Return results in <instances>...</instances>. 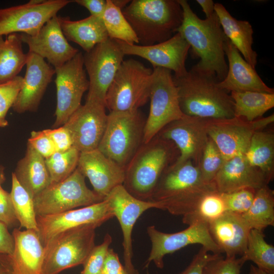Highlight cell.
I'll return each instance as SVG.
<instances>
[{
	"instance_id": "cell-1",
	"label": "cell",
	"mask_w": 274,
	"mask_h": 274,
	"mask_svg": "<svg viewBox=\"0 0 274 274\" xmlns=\"http://www.w3.org/2000/svg\"><path fill=\"white\" fill-rule=\"evenodd\" d=\"M183 10V20L177 30L199 58L191 70L215 77L220 82L226 77L228 65L224 45L227 37L215 12L204 20L199 18L185 0H178Z\"/></svg>"
},
{
	"instance_id": "cell-2",
	"label": "cell",
	"mask_w": 274,
	"mask_h": 274,
	"mask_svg": "<svg viewBox=\"0 0 274 274\" xmlns=\"http://www.w3.org/2000/svg\"><path fill=\"white\" fill-rule=\"evenodd\" d=\"M173 80L184 115L207 119L234 117L230 94L219 86L215 77L191 69L182 75H174Z\"/></svg>"
},
{
	"instance_id": "cell-3",
	"label": "cell",
	"mask_w": 274,
	"mask_h": 274,
	"mask_svg": "<svg viewBox=\"0 0 274 274\" xmlns=\"http://www.w3.org/2000/svg\"><path fill=\"white\" fill-rule=\"evenodd\" d=\"M214 190V184L204 182L198 166L192 161L173 163L161 175L151 201L158 203L159 209L183 216L190 213L206 193Z\"/></svg>"
},
{
	"instance_id": "cell-4",
	"label": "cell",
	"mask_w": 274,
	"mask_h": 274,
	"mask_svg": "<svg viewBox=\"0 0 274 274\" xmlns=\"http://www.w3.org/2000/svg\"><path fill=\"white\" fill-rule=\"evenodd\" d=\"M179 156L172 141L156 135L140 146L124 167L123 187L135 198L151 201L161 175Z\"/></svg>"
},
{
	"instance_id": "cell-5",
	"label": "cell",
	"mask_w": 274,
	"mask_h": 274,
	"mask_svg": "<svg viewBox=\"0 0 274 274\" xmlns=\"http://www.w3.org/2000/svg\"><path fill=\"white\" fill-rule=\"evenodd\" d=\"M122 12L142 46L169 39L183 20L178 0H133Z\"/></svg>"
},
{
	"instance_id": "cell-6",
	"label": "cell",
	"mask_w": 274,
	"mask_h": 274,
	"mask_svg": "<svg viewBox=\"0 0 274 274\" xmlns=\"http://www.w3.org/2000/svg\"><path fill=\"white\" fill-rule=\"evenodd\" d=\"M145 122L139 110L110 112L97 149L124 168L143 144Z\"/></svg>"
},
{
	"instance_id": "cell-7",
	"label": "cell",
	"mask_w": 274,
	"mask_h": 274,
	"mask_svg": "<svg viewBox=\"0 0 274 274\" xmlns=\"http://www.w3.org/2000/svg\"><path fill=\"white\" fill-rule=\"evenodd\" d=\"M153 70L133 59L123 60L105 98L110 112L139 110L149 99Z\"/></svg>"
},
{
	"instance_id": "cell-8",
	"label": "cell",
	"mask_w": 274,
	"mask_h": 274,
	"mask_svg": "<svg viewBox=\"0 0 274 274\" xmlns=\"http://www.w3.org/2000/svg\"><path fill=\"white\" fill-rule=\"evenodd\" d=\"M85 178L77 168L65 180L50 183L33 198L37 216L60 213L104 200L87 187Z\"/></svg>"
},
{
	"instance_id": "cell-9",
	"label": "cell",
	"mask_w": 274,
	"mask_h": 274,
	"mask_svg": "<svg viewBox=\"0 0 274 274\" xmlns=\"http://www.w3.org/2000/svg\"><path fill=\"white\" fill-rule=\"evenodd\" d=\"M150 107L146 120L143 143L150 141L167 124L182 118L177 88L172 72L153 68L149 95Z\"/></svg>"
},
{
	"instance_id": "cell-10",
	"label": "cell",
	"mask_w": 274,
	"mask_h": 274,
	"mask_svg": "<svg viewBox=\"0 0 274 274\" xmlns=\"http://www.w3.org/2000/svg\"><path fill=\"white\" fill-rule=\"evenodd\" d=\"M96 227L87 226L64 232L45 246L42 274H59L83 264L94 247Z\"/></svg>"
},
{
	"instance_id": "cell-11",
	"label": "cell",
	"mask_w": 274,
	"mask_h": 274,
	"mask_svg": "<svg viewBox=\"0 0 274 274\" xmlns=\"http://www.w3.org/2000/svg\"><path fill=\"white\" fill-rule=\"evenodd\" d=\"M124 56L117 40L109 38L85 52L84 66L89 83L86 101L105 105L107 91Z\"/></svg>"
},
{
	"instance_id": "cell-12",
	"label": "cell",
	"mask_w": 274,
	"mask_h": 274,
	"mask_svg": "<svg viewBox=\"0 0 274 274\" xmlns=\"http://www.w3.org/2000/svg\"><path fill=\"white\" fill-rule=\"evenodd\" d=\"M84 67L83 55L79 51L71 60L55 68L57 105L54 128L63 125L81 105L83 95L89 85Z\"/></svg>"
},
{
	"instance_id": "cell-13",
	"label": "cell",
	"mask_w": 274,
	"mask_h": 274,
	"mask_svg": "<svg viewBox=\"0 0 274 274\" xmlns=\"http://www.w3.org/2000/svg\"><path fill=\"white\" fill-rule=\"evenodd\" d=\"M114 217L109 202L104 199L86 207L56 214L37 216V232L44 247L64 232L87 226L97 228Z\"/></svg>"
},
{
	"instance_id": "cell-14",
	"label": "cell",
	"mask_w": 274,
	"mask_h": 274,
	"mask_svg": "<svg viewBox=\"0 0 274 274\" xmlns=\"http://www.w3.org/2000/svg\"><path fill=\"white\" fill-rule=\"evenodd\" d=\"M273 122V114L253 121L236 117L230 119H209L208 133L226 160L235 156L245 154L254 133L263 130Z\"/></svg>"
},
{
	"instance_id": "cell-15",
	"label": "cell",
	"mask_w": 274,
	"mask_h": 274,
	"mask_svg": "<svg viewBox=\"0 0 274 274\" xmlns=\"http://www.w3.org/2000/svg\"><path fill=\"white\" fill-rule=\"evenodd\" d=\"M73 2L31 0L23 5L0 9V36L17 32L35 36L58 11Z\"/></svg>"
},
{
	"instance_id": "cell-16",
	"label": "cell",
	"mask_w": 274,
	"mask_h": 274,
	"mask_svg": "<svg viewBox=\"0 0 274 274\" xmlns=\"http://www.w3.org/2000/svg\"><path fill=\"white\" fill-rule=\"evenodd\" d=\"M147 232L152 248L146 262V267L151 262L160 269L164 266L163 258L188 245L199 244L212 254L221 255V251L212 238L209 225L195 224L175 233H165L157 229L155 226L148 227Z\"/></svg>"
},
{
	"instance_id": "cell-17",
	"label": "cell",
	"mask_w": 274,
	"mask_h": 274,
	"mask_svg": "<svg viewBox=\"0 0 274 274\" xmlns=\"http://www.w3.org/2000/svg\"><path fill=\"white\" fill-rule=\"evenodd\" d=\"M209 119L184 115L166 125L159 136L172 141L179 152L174 162L180 164L188 160L198 166L209 139Z\"/></svg>"
},
{
	"instance_id": "cell-18",
	"label": "cell",
	"mask_w": 274,
	"mask_h": 274,
	"mask_svg": "<svg viewBox=\"0 0 274 274\" xmlns=\"http://www.w3.org/2000/svg\"><path fill=\"white\" fill-rule=\"evenodd\" d=\"M105 199L109 202L122 230L124 267L129 274H138L132 261V232L133 227L144 212L152 208L159 209V204L152 201L135 198L126 190L123 185L114 188Z\"/></svg>"
},
{
	"instance_id": "cell-19",
	"label": "cell",
	"mask_w": 274,
	"mask_h": 274,
	"mask_svg": "<svg viewBox=\"0 0 274 274\" xmlns=\"http://www.w3.org/2000/svg\"><path fill=\"white\" fill-rule=\"evenodd\" d=\"M106 109L104 105L86 101L62 125L70 132L73 147L80 152L98 148L107 123Z\"/></svg>"
},
{
	"instance_id": "cell-20",
	"label": "cell",
	"mask_w": 274,
	"mask_h": 274,
	"mask_svg": "<svg viewBox=\"0 0 274 274\" xmlns=\"http://www.w3.org/2000/svg\"><path fill=\"white\" fill-rule=\"evenodd\" d=\"M117 41L125 55L142 57L150 62L153 68L167 69L174 72V76H176L182 75L187 71L185 61L190 46L178 32L164 42L150 46Z\"/></svg>"
},
{
	"instance_id": "cell-21",
	"label": "cell",
	"mask_w": 274,
	"mask_h": 274,
	"mask_svg": "<svg viewBox=\"0 0 274 274\" xmlns=\"http://www.w3.org/2000/svg\"><path fill=\"white\" fill-rule=\"evenodd\" d=\"M20 36L22 42L28 46L29 52L47 59L54 68L64 64L79 52L68 43L57 15L48 20L37 35L21 33Z\"/></svg>"
},
{
	"instance_id": "cell-22",
	"label": "cell",
	"mask_w": 274,
	"mask_h": 274,
	"mask_svg": "<svg viewBox=\"0 0 274 274\" xmlns=\"http://www.w3.org/2000/svg\"><path fill=\"white\" fill-rule=\"evenodd\" d=\"M77 168L89 180L93 190L104 199L124 182V168L97 148L80 152Z\"/></svg>"
},
{
	"instance_id": "cell-23",
	"label": "cell",
	"mask_w": 274,
	"mask_h": 274,
	"mask_svg": "<svg viewBox=\"0 0 274 274\" xmlns=\"http://www.w3.org/2000/svg\"><path fill=\"white\" fill-rule=\"evenodd\" d=\"M26 69L21 88L12 108L18 113L36 111L55 74V68L44 59L28 52Z\"/></svg>"
},
{
	"instance_id": "cell-24",
	"label": "cell",
	"mask_w": 274,
	"mask_h": 274,
	"mask_svg": "<svg viewBox=\"0 0 274 274\" xmlns=\"http://www.w3.org/2000/svg\"><path fill=\"white\" fill-rule=\"evenodd\" d=\"M271 181L260 169L251 165L245 154H240L225 160L214 184L219 192L228 193L243 188L257 190Z\"/></svg>"
},
{
	"instance_id": "cell-25",
	"label": "cell",
	"mask_w": 274,
	"mask_h": 274,
	"mask_svg": "<svg viewBox=\"0 0 274 274\" xmlns=\"http://www.w3.org/2000/svg\"><path fill=\"white\" fill-rule=\"evenodd\" d=\"M224 52L228 61L225 78L219 82V86L227 92L248 91L274 93L273 88L267 86L255 69L243 58L240 53L227 39Z\"/></svg>"
},
{
	"instance_id": "cell-26",
	"label": "cell",
	"mask_w": 274,
	"mask_h": 274,
	"mask_svg": "<svg viewBox=\"0 0 274 274\" xmlns=\"http://www.w3.org/2000/svg\"><path fill=\"white\" fill-rule=\"evenodd\" d=\"M12 235L13 252L7 255L11 274H42L45 248L37 231L15 228Z\"/></svg>"
},
{
	"instance_id": "cell-27",
	"label": "cell",
	"mask_w": 274,
	"mask_h": 274,
	"mask_svg": "<svg viewBox=\"0 0 274 274\" xmlns=\"http://www.w3.org/2000/svg\"><path fill=\"white\" fill-rule=\"evenodd\" d=\"M210 233L226 257L242 256L245 253L250 230L242 216L226 212L209 225Z\"/></svg>"
},
{
	"instance_id": "cell-28",
	"label": "cell",
	"mask_w": 274,
	"mask_h": 274,
	"mask_svg": "<svg viewBox=\"0 0 274 274\" xmlns=\"http://www.w3.org/2000/svg\"><path fill=\"white\" fill-rule=\"evenodd\" d=\"M214 11L227 38L255 69L257 54L252 48L253 30L250 23L232 17L221 4L215 3Z\"/></svg>"
},
{
	"instance_id": "cell-29",
	"label": "cell",
	"mask_w": 274,
	"mask_h": 274,
	"mask_svg": "<svg viewBox=\"0 0 274 274\" xmlns=\"http://www.w3.org/2000/svg\"><path fill=\"white\" fill-rule=\"evenodd\" d=\"M58 18L67 40L77 44L85 52L109 38L102 18L92 15L75 21L68 17Z\"/></svg>"
},
{
	"instance_id": "cell-30",
	"label": "cell",
	"mask_w": 274,
	"mask_h": 274,
	"mask_svg": "<svg viewBox=\"0 0 274 274\" xmlns=\"http://www.w3.org/2000/svg\"><path fill=\"white\" fill-rule=\"evenodd\" d=\"M20 184L33 198L51 183L45 159L28 144L13 173Z\"/></svg>"
},
{
	"instance_id": "cell-31",
	"label": "cell",
	"mask_w": 274,
	"mask_h": 274,
	"mask_svg": "<svg viewBox=\"0 0 274 274\" xmlns=\"http://www.w3.org/2000/svg\"><path fill=\"white\" fill-rule=\"evenodd\" d=\"M19 34L5 39L0 36V84L12 80L26 64L27 54L24 53Z\"/></svg>"
},
{
	"instance_id": "cell-32",
	"label": "cell",
	"mask_w": 274,
	"mask_h": 274,
	"mask_svg": "<svg viewBox=\"0 0 274 274\" xmlns=\"http://www.w3.org/2000/svg\"><path fill=\"white\" fill-rule=\"evenodd\" d=\"M248 162L265 174L272 181L274 175V134L259 130L253 134L245 154Z\"/></svg>"
},
{
	"instance_id": "cell-33",
	"label": "cell",
	"mask_w": 274,
	"mask_h": 274,
	"mask_svg": "<svg viewBox=\"0 0 274 274\" xmlns=\"http://www.w3.org/2000/svg\"><path fill=\"white\" fill-rule=\"evenodd\" d=\"M250 229L263 231L274 226V191L268 185L257 190L251 206L241 216Z\"/></svg>"
},
{
	"instance_id": "cell-34",
	"label": "cell",
	"mask_w": 274,
	"mask_h": 274,
	"mask_svg": "<svg viewBox=\"0 0 274 274\" xmlns=\"http://www.w3.org/2000/svg\"><path fill=\"white\" fill-rule=\"evenodd\" d=\"M234 117L253 121L261 118L274 107V93L260 92H231Z\"/></svg>"
},
{
	"instance_id": "cell-35",
	"label": "cell",
	"mask_w": 274,
	"mask_h": 274,
	"mask_svg": "<svg viewBox=\"0 0 274 274\" xmlns=\"http://www.w3.org/2000/svg\"><path fill=\"white\" fill-rule=\"evenodd\" d=\"M241 257L245 262L252 261L258 268L274 274V246L265 241L263 231L250 229L246 251Z\"/></svg>"
},
{
	"instance_id": "cell-36",
	"label": "cell",
	"mask_w": 274,
	"mask_h": 274,
	"mask_svg": "<svg viewBox=\"0 0 274 274\" xmlns=\"http://www.w3.org/2000/svg\"><path fill=\"white\" fill-rule=\"evenodd\" d=\"M226 212L221 193L214 190L206 193L190 213L183 216L182 222L188 226L198 223L209 225Z\"/></svg>"
},
{
	"instance_id": "cell-37",
	"label": "cell",
	"mask_w": 274,
	"mask_h": 274,
	"mask_svg": "<svg viewBox=\"0 0 274 274\" xmlns=\"http://www.w3.org/2000/svg\"><path fill=\"white\" fill-rule=\"evenodd\" d=\"M10 194L16 217L21 227L37 231V215L33 197L20 184L13 173Z\"/></svg>"
},
{
	"instance_id": "cell-38",
	"label": "cell",
	"mask_w": 274,
	"mask_h": 274,
	"mask_svg": "<svg viewBox=\"0 0 274 274\" xmlns=\"http://www.w3.org/2000/svg\"><path fill=\"white\" fill-rule=\"evenodd\" d=\"M102 19L109 38L128 44L139 43L138 39L123 14L122 9L114 5L111 0H107Z\"/></svg>"
},
{
	"instance_id": "cell-39",
	"label": "cell",
	"mask_w": 274,
	"mask_h": 274,
	"mask_svg": "<svg viewBox=\"0 0 274 274\" xmlns=\"http://www.w3.org/2000/svg\"><path fill=\"white\" fill-rule=\"evenodd\" d=\"M80 152L75 147L63 152H56L45 159L51 183L68 178L77 168Z\"/></svg>"
},
{
	"instance_id": "cell-40",
	"label": "cell",
	"mask_w": 274,
	"mask_h": 274,
	"mask_svg": "<svg viewBox=\"0 0 274 274\" xmlns=\"http://www.w3.org/2000/svg\"><path fill=\"white\" fill-rule=\"evenodd\" d=\"M225 159L209 136L198 165L202 179L207 184H214L218 173Z\"/></svg>"
},
{
	"instance_id": "cell-41",
	"label": "cell",
	"mask_w": 274,
	"mask_h": 274,
	"mask_svg": "<svg viewBox=\"0 0 274 274\" xmlns=\"http://www.w3.org/2000/svg\"><path fill=\"white\" fill-rule=\"evenodd\" d=\"M256 191L251 188H243L230 192L221 193L227 212L240 216L245 214L252 204Z\"/></svg>"
},
{
	"instance_id": "cell-42",
	"label": "cell",
	"mask_w": 274,
	"mask_h": 274,
	"mask_svg": "<svg viewBox=\"0 0 274 274\" xmlns=\"http://www.w3.org/2000/svg\"><path fill=\"white\" fill-rule=\"evenodd\" d=\"M245 262L242 257H227L216 255L204 266L202 274H241Z\"/></svg>"
},
{
	"instance_id": "cell-43",
	"label": "cell",
	"mask_w": 274,
	"mask_h": 274,
	"mask_svg": "<svg viewBox=\"0 0 274 274\" xmlns=\"http://www.w3.org/2000/svg\"><path fill=\"white\" fill-rule=\"evenodd\" d=\"M112 238L107 233L102 243L95 246L83 263L81 274H101L103 266L107 257Z\"/></svg>"
},
{
	"instance_id": "cell-44",
	"label": "cell",
	"mask_w": 274,
	"mask_h": 274,
	"mask_svg": "<svg viewBox=\"0 0 274 274\" xmlns=\"http://www.w3.org/2000/svg\"><path fill=\"white\" fill-rule=\"evenodd\" d=\"M23 77L17 76L14 79L0 84V118L5 119L15 101L21 88Z\"/></svg>"
},
{
	"instance_id": "cell-45",
	"label": "cell",
	"mask_w": 274,
	"mask_h": 274,
	"mask_svg": "<svg viewBox=\"0 0 274 274\" xmlns=\"http://www.w3.org/2000/svg\"><path fill=\"white\" fill-rule=\"evenodd\" d=\"M27 144L45 159L57 152L52 141L43 130L32 131L28 139Z\"/></svg>"
},
{
	"instance_id": "cell-46",
	"label": "cell",
	"mask_w": 274,
	"mask_h": 274,
	"mask_svg": "<svg viewBox=\"0 0 274 274\" xmlns=\"http://www.w3.org/2000/svg\"><path fill=\"white\" fill-rule=\"evenodd\" d=\"M0 221L8 228L14 227L18 223L10 193L0 189Z\"/></svg>"
},
{
	"instance_id": "cell-47",
	"label": "cell",
	"mask_w": 274,
	"mask_h": 274,
	"mask_svg": "<svg viewBox=\"0 0 274 274\" xmlns=\"http://www.w3.org/2000/svg\"><path fill=\"white\" fill-rule=\"evenodd\" d=\"M43 131L52 141L57 152L65 151L73 147L71 134L63 126Z\"/></svg>"
},
{
	"instance_id": "cell-48",
	"label": "cell",
	"mask_w": 274,
	"mask_h": 274,
	"mask_svg": "<svg viewBox=\"0 0 274 274\" xmlns=\"http://www.w3.org/2000/svg\"><path fill=\"white\" fill-rule=\"evenodd\" d=\"M209 252L208 250L201 247L189 264L178 274H202L205 265L217 255Z\"/></svg>"
},
{
	"instance_id": "cell-49",
	"label": "cell",
	"mask_w": 274,
	"mask_h": 274,
	"mask_svg": "<svg viewBox=\"0 0 274 274\" xmlns=\"http://www.w3.org/2000/svg\"><path fill=\"white\" fill-rule=\"evenodd\" d=\"M101 274H129L113 249H109Z\"/></svg>"
},
{
	"instance_id": "cell-50",
	"label": "cell",
	"mask_w": 274,
	"mask_h": 274,
	"mask_svg": "<svg viewBox=\"0 0 274 274\" xmlns=\"http://www.w3.org/2000/svg\"><path fill=\"white\" fill-rule=\"evenodd\" d=\"M14 241L8 227L0 221V255H11L13 252Z\"/></svg>"
},
{
	"instance_id": "cell-51",
	"label": "cell",
	"mask_w": 274,
	"mask_h": 274,
	"mask_svg": "<svg viewBox=\"0 0 274 274\" xmlns=\"http://www.w3.org/2000/svg\"><path fill=\"white\" fill-rule=\"evenodd\" d=\"M73 2L87 9L91 15L100 18L107 6V0H75Z\"/></svg>"
},
{
	"instance_id": "cell-52",
	"label": "cell",
	"mask_w": 274,
	"mask_h": 274,
	"mask_svg": "<svg viewBox=\"0 0 274 274\" xmlns=\"http://www.w3.org/2000/svg\"><path fill=\"white\" fill-rule=\"evenodd\" d=\"M196 2L201 7L206 18L210 17L214 13L215 3L212 0H197Z\"/></svg>"
},
{
	"instance_id": "cell-53",
	"label": "cell",
	"mask_w": 274,
	"mask_h": 274,
	"mask_svg": "<svg viewBox=\"0 0 274 274\" xmlns=\"http://www.w3.org/2000/svg\"><path fill=\"white\" fill-rule=\"evenodd\" d=\"M0 274H11L6 255H0Z\"/></svg>"
},
{
	"instance_id": "cell-54",
	"label": "cell",
	"mask_w": 274,
	"mask_h": 274,
	"mask_svg": "<svg viewBox=\"0 0 274 274\" xmlns=\"http://www.w3.org/2000/svg\"><path fill=\"white\" fill-rule=\"evenodd\" d=\"M248 274H271L266 272L259 268L253 264H251L250 266L249 272Z\"/></svg>"
},
{
	"instance_id": "cell-55",
	"label": "cell",
	"mask_w": 274,
	"mask_h": 274,
	"mask_svg": "<svg viewBox=\"0 0 274 274\" xmlns=\"http://www.w3.org/2000/svg\"><path fill=\"white\" fill-rule=\"evenodd\" d=\"M112 3L116 7L122 9L123 8L125 7L128 4L130 3V1L126 0H111Z\"/></svg>"
},
{
	"instance_id": "cell-56",
	"label": "cell",
	"mask_w": 274,
	"mask_h": 274,
	"mask_svg": "<svg viewBox=\"0 0 274 274\" xmlns=\"http://www.w3.org/2000/svg\"><path fill=\"white\" fill-rule=\"evenodd\" d=\"M5 180L4 169L2 166H0V189L2 188V184Z\"/></svg>"
},
{
	"instance_id": "cell-57",
	"label": "cell",
	"mask_w": 274,
	"mask_h": 274,
	"mask_svg": "<svg viewBox=\"0 0 274 274\" xmlns=\"http://www.w3.org/2000/svg\"><path fill=\"white\" fill-rule=\"evenodd\" d=\"M8 125V122L6 119L0 118V127H5Z\"/></svg>"
}]
</instances>
